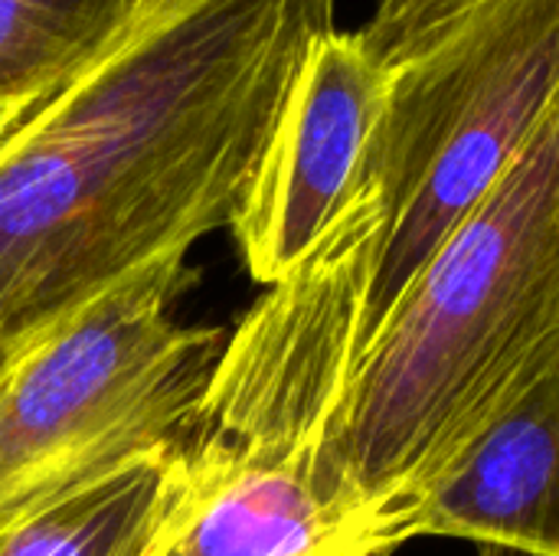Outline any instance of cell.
Segmentation results:
<instances>
[{
    "instance_id": "3957f363",
    "label": "cell",
    "mask_w": 559,
    "mask_h": 556,
    "mask_svg": "<svg viewBox=\"0 0 559 556\" xmlns=\"http://www.w3.org/2000/svg\"><path fill=\"white\" fill-rule=\"evenodd\" d=\"M187 252L121 279L0 374V531L180 449L226 347L170 315Z\"/></svg>"
},
{
    "instance_id": "7c38bea8",
    "label": "cell",
    "mask_w": 559,
    "mask_h": 556,
    "mask_svg": "<svg viewBox=\"0 0 559 556\" xmlns=\"http://www.w3.org/2000/svg\"><path fill=\"white\" fill-rule=\"evenodd\" d=\"M10 357H13V351H10V347H7V344L0 341V374H3V367L10 364Z\"/></svg>"
},
{
    "instance_id": "7a4b0ae2",
    "label": "cell",
    "mask_w": 559,
    "mask_h": 556,
    "mask_svg": "<svg viewBox=\"0 0 559 556\" xmlns=\"http://www.w3.org/2000/svg\"><path fill=\"white\" fill-rule=\"evenodd\" d=\"M559 370V92L360 351L334 452L403 547L478 442Z\"/></svg>"
},
{
    "instance_id": "ba28073f",
    "label": "cell",
    "mask_w": 559,
    "mask_h": 556,
    "mask_svg": "<svg viewBox=\"0 0 559 556\" xmlns=\"http://www.w3.org/2000/svg\"><path fill=\"white\" fill-rule=\"evenodd\" d=\"M144 0H0V92L49 102L134 26Z\"/></svg>"
},
{
    "instance_id": "5b68a950",
    "label": "cell",
    "mask_w": 559,
    "mask_h": 556,
    "mask_svg": "<svg viewBox=\"0 0 559 556\" xmlns=\"http://www.w3.org/2000/svg\"><path fill=\"white\" fill-rule=\"evenodd\" d=\"M393 69L360 33H324L295 75L233 236L259 285L295 272L354 200Z\"/></svg>"
},
{
    "instance_id": "9c48e42d",
    "label": "cell",
    "mask_w": 559,
    "mask_h": 556,
    "mask_svg": "<svg viewBox=\"0 0 559 556\" xmlns=\"http://www.w3.org/2000/svg\"><path fill=\"white\" fill-rule=\"evenodd\" d=\"M481 3L488 0H377L373 16L357 33L377 62L396 69L436 46Z\"/></svg>"
},
{
    "instance_id": "52a82bcc",
    "label": "cell",
    "mask_w": 559,
    "mask_h": 556,
    "mask_svg": "<svg viewBox=\"0 0 559 556\" xmlns=\"http://www.w3.org/2000/svg\"><path fill=\"white\" fill-rule=\"evenodd\" d=\"M180 449L3 528L0 556H151L180 488Z\"/></svg>"
},
{
    "instance_id": "6da1fadb",
    "label": "cell",
    "mask_w": 559,
    "mask_h": 556,
    "mask_svg": "<svg viewBox=\"0 0 559 556\" xmlns=\"http://www.w3.org/2000/svg\"><path fill=\"white\" fill-rule=\"evenodd\" d=\"M334 0H187L0 144V341L29 347L170 252L233 226Z\"/></svg>"
},
{
    "instance_id": "30bf717a",
    "label": "cell",
    "mask_w": 559,
    "mask_h": 556,
    "mask_svg": "<svg viewBox=\"0 0 559 556\" xmlns=\"http://www.w3.org/2000/svg\"><path fill=\"white\" fill-rule=\"evenodd\" d=\"M29 111H26V105H20L16 98H10V95H3L0 92V144L10 138V131L26 118Z\"/></svg>"
},
{
    "instance_id": "277c9868",
    "label": "cell",
    "mask_w": 559,
    "mask_h": 556,
    "mask_svg": "<svg viewBox=\"0 0 559 556\" xmlns=\"http://www.w3.org/2000/svg\"><path fill=\"white\" fill-rule=\"evenodd\" d=\"M559 92V0H488L393 69L360 187L383 236L360 351L409 285L518 157Z\"/></svg>"
},
{
    "instance_id": "4fadbf2b",
    "label": "cell",
    "mask_w": 559,
    "mask_h": 556,
    "mask_svg": "<svg viewBox=\"0 0 559 556\" xmlns=\"http://www.w3.org/2000/svg\"><path fill=\"white\" fill-rule=\"evenodd\" d=\"M481 556H518V554H504V551H495V547H481Z\"/></svg>"
},
{
    "instance_id": "8fae6325",
    "label": "cell",
    "mask_w": 559,
    "mask_h": 556,
    "mask_svg": "<svg viewBox=\"0 0 559 556\" xmlns=\"http://www.w3.org/2000/svg\"><path fill=\"white\" fill-rule=\"evenodd\" d=\"M183 3H187V0H144L138 16H157V13H167V10L183 7Z\"/></svg>"
},
{
    "instance_id": "8992f818",
    "label": "cell",
    "mask_w": 559,
    "mask_h": 556,
    "mask_svg": "<svg viewBox=\"0 0 559 556\" xmlns=\"http://www.w3.org/2000/svg\"><path fill=\"white\" fill-rule=\"evenodd\" d=\"M413 537L559 556V370L518 403L419 511Z\"/></svg>"
}]
</instances>
